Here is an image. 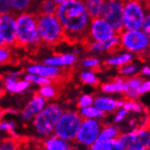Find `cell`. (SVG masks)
I'll use <instances>...</instances> for the list:
<instances>
[{
    "label": "cell",
    "instance_id": "47",
    "mask_svg": "<svg viewBox=\"0 0 150 150\" xmlns=\"http://www.w3.org/2000/svg\"><path fill=\"white\" fill-rule=\"evenodd\" d=\"M6 46V44H5V42L3 41V39L0 38V47H5Z\"/></svg>",
    "mask_w": 150,
    "mask_h": 150
},
{
    "label": "cell",
    "instance_id": "10",
    "mask_svg": "<svg viewBox=\"0 0 150 150\" xmlns=\"http://www.w3.org/2000/svg\"><path fill=\"white\" fill-rule=\"evenodd\" d=\"M101 132L100 123L95 118H83L75 140L77 143L89 146H91Z\"/></svg>",
    "mask_w": 150,
    "mask_h": 150
},
{
    "label": "cell",
    "instance_id": "41",
    "mask_svg": "<svg viewBox=\"0 0 150 150\" xmlns=\"http://www.w3.org/2000/svg\"><path fill=\"white\" fill-rule=\"evenodd\" d=\"M141 29H142L150 38V10H148L147 13H146V16L145 17V20H144L142 28H141Z\"/></svg>",
    "mask_w": 150,
    "mask_h": 150
},
{
    "label": "cell",
    "instance_id": "25",
    "mask_svg": "<svg viewBox=\"0 0 150 150\" xmlns=\"http://www.w3.org/2000/svg\"><path fill=\"white\" fill-rule=\"evenodd\" d=\"M67 146V141L57 136L50 137L46 143H44L45 150H65Z\"/></svg>",
    "mask_w": 150,
    "mask_h": 150
},
{
    "label": "cell",
    "instance_id": "19",
    "mask_svg": "<svg viewBox=\"0 0 150 150\" xmlns=\"http://www.w3.org/2000/svg\"><path fill=\"white\" fill-rule=\"evenodd\" d=\"M134 55L130 52H124V53H119L117 55H114L111 57L108 58L105 60V64L108 67H120L127 63H130L133 61Z\"/></svg>",
    "mask_w": 150,
    "mask_h": 150
},
{
    "label": "cell",
    "instance_id": "48",
    "mask_svg": "<svg viewBox=\"0 0 150 150\" xmlns=\"http://www.w3.org/2000/svg\"><path fill=\"white\" fill-rule=\"evenodd\" d=\"M128 150H146V149L142 148V147H135V148H130Z\"/></svg>",
    "mask_w": 150,
    "mask_h": 150
},
{
    "label": "cell",
    "instance_id": "14",
    "mask_svg": "<svg viewBox=\"0 0 150 150\" xmlns=\"http://www.w3.org/2000/svg\"><path fill=\"white\" fill-rule=\"evenodd\" d=\"M46 99L41 96L39 94H36L34 96L32 100L26 105L25 109L21 113V117L25 119L31 118L34 115L38 114L45 107Z\"/></svg>",
    "mask_w": 150,
    "mask_h": 150
},
{
    "label": "cell",
    "instance_id": "16",
    "mask_svg": "<svg viewBox=\"0 0 150 150\" xmlns=\"http://www.w3.org/2000/svg\"><path fill=\"white\" fill-rule=\"evenodd\" d=\"M118 135V129L115 127H105L101 130L100 134L95 142L90 146L89 150H101L105 143L112 138H116Z\"/></svg>",
    "mask_w": 150,
    "mask_h": 150
},
{
    "label": "cell",
    "instance_id": "27",
    "mask_svg": "<svg viewBox=\"0 0 150 150\" xmlns=\"http://www.w3.org/2000/svg\"><path fill=\"white\" fill-rule=\"evenodd\" d=\"M79 115L82 118H98V117H102L105 116V113L101 111L100 109L96 108L95 105L92 107H86L80 109Z\"/></svg>",
    "mask_w": 150,
    "mask_h": 150
},
{
    "label": "cell",
    "instance_id": "45",
    "mask_svg": "<svg viewBox=\"0 0 150 150\" xmlns=\"http://www.w3.org/2000/svg\"><path fill=\"white\" fill-rule=\"evenodd\" d=\"M56 4H57V5H60V4H62V3H64V2H67V1H68V0H53Z\"/></svg>",
    "mask_w": 150,
    "mask_h": 150
},
{
    "label": "cell",
    "instance_id": "22",
    "mask_svg": "<svg viewBox=\"0 0 150 150\" xmlns=\"http://www.w3.org/2000/svg\"><path fill=\"white\" fill-rule=\"evenodd\" d=\"M8 2L16 16L24 12H33V0H8Z\"/></svg>",
    "mask_w": 150,
    "mask_h": 150
},
{
    "label": "cell",
    "instance_id": "15",
    "mask_svg": "<svg viewBox=\"0 0 150 150\" xmlns=\"http://www.w3.org/2000/svg\"><path fill=\"white\" fill-rule=\"evenodd\" d=\"M143 81L142 76H133L130 77H127L125 79L126 90L124 95L128 100H136L140 96L138 93V87Z\"/></svg>",
    "mask_w": 150,
    "mask_h": 150
},
{
    "label": "cell",
    "instance_id": "26",
    "mask_svg": "<svg viewBox=\"0 0 150 150\" xmlns=\"http://www.w3.org/2000/svg\"><path fill=\"white\" fill-rule=\"evenodd\" d=\"M57 4L53 0H41V2L37 7L36 13L42 15H53L56 13L57 8Z\"/></svg>",
    "mask_w": 150,
    "mask_h": 150
},
{
    "label": "cell",
    "instance_id": "34",
    "mask_svg": "<svg viewBox=\"0 0 150 150\" xmlns=\"http://www.w3.org/2000/svg\"><path fill=\"white\" fill-rule=\"evenodd\" d=\"M81 65L85 67H88L92 69V71H94L95 69L98 68L100 66V61L98 58L94 57H87L82 60Z\"/></svg>",
    "mask_w": 150,
    "mask_h": 150
},
{
    "label": "cell",
    "instance_id": "33",
    "mask_svg": "<svg viewBox=\"0 0 150 150\" xmlns=\"http://www.w3.org/2000/svg\"><path fill=\"white\" fill-rule=\"evenodd\" d=\"M122 108L127 109V111H134V112H141L143 110L142 105L136 100H128L127 99V101H124Z\"/></svg>",
    "mask_w": 150,
    "mask_h": 150
},
{
    "label": "cell",
    "instance_id": "36",
    "mask_svg": "<svg viewBox=\"0 0 150 150\" xmlns=\"http://www.w3.org/2000/svg\"><path fill=\"white\" fill-rule=\"evenodd\" d=\"M12 61L11 53L6 46L0 47V65L8 64Z\"/></svg>",
    "mask_w": 150,
    "mask_h": 150
},
{
    "label": "cell",
    "instance_id": "30",
    "mask_svg": "<svg viewBox=\"0 0 150 150\" xmlns=\"http://www.w3.org/2000/svg\"><path fill=\"white\" fill-rule=\"evenodd\" d=\"M80 79L84 84L91 85V86H98L99 84V80L96 75L92 70H87L83 71L80 74Z\"/></svg>",
    "mask_w": 150,
    "mask_h": 150
},
{
    "label": "cell",
    "instance_id": "29",
    "mask_svg": "<svg viewBox=\"0 0 150 150\" xmlns=\"http://www.w3.org/2000/svg\"><path fill=\"white\" fill-rule=\"evenodd\" d=\"M25 80L28 81L30 83H35V84L39 85L41 86L51 85L53 83L51 78H48V77H46V76H39V75H35V74L26 75L25 76Z\"/></svg>",
    "mask_w": 150,
    "mask_h": 150
},
{
    "label": "cell",
    "instance_id": "44",
    "mask_svg": "<svg viewBox=\"0 0 150 150\" xmlns=\"http://www.w3.org/2000/svg\"><path fill=\"white\" fill-rule=\"evenodd\" d=\"M141 75L150 79V66H144L139 70Z\"/></svg>",
    "mask_w": 150,
    "mask_h": 150
},
{
    "label": "cell",
    "instance_id": "37",
    "mask_svg": "<svg viewBox=\"0 0 150 150\" xmlns=\"http://www.w3.org/2000/svg\"><path fill=\"white\" fill-rule=\"evenodd\" d=\"M21 150H45L44 143L38 142H21L20 141Z\"/></svg>",
    "mask_w": 150,
    "mask_h": 150
},
{
    "label": "cell",
    "instance_id": "8",
    "mask_svg": "<svg viewBox=\"0 0 150 150\" xmlns=\"http://www.w3.org/2000/svg\"><path fill=\"white\" fill-rule=\"evenodd\" d=\"M123 6L124 3L120 0H105L103 4L100 16L112 26L117 34L123 30Z\"/></svg>",
    "mask_w": 150,
    "mask_h": 150
},
{
    "label": "cell",
    "instance_id": "13",
    "mask_svg": "<svg viewBox=\"0 0 150 150\" xmlns=\"http://www.w3.org/2000/svg\"><path fill=\"white\" fill-rule=\"evenodd\" d=\"M84 47L86 48V50L93 53L117 52L119 48H121L119 36L118 34H117L105 41H88L84 45Z\"/></svg>",
    "mask_w": 150,
    "mask_h": 150
},
{
    "label": "cell",
    "instance_id": "28",
    "mask_svg": "<svg viewBox=\"0 0 150 150\" xmlns=\"http://www.w3.org/2000/svg\"><path fill=\"white\" fill-rule=\"evenodd\" d=\"M139 70H140V68L137 64L130 62V63H127L124 66L120 67L118 71H119V74L121 76H124L127 78V77H130V76L137 75Z\"/></svg>",
    "mask_w": 150,
    "mask_h": 150
},
{
    "label": "cell",
    "instance_id": "3",
    "mask_svg": "<svg viewBox=\"0 0 150 150\" xmlns=\"http://www.w3.org/2000/svg\"><path fill=\"white\" fill-rule=\"evenodd\" d=\"M37 15L38 32L41 45L43 44V45L50 47L65 42L62 26L55 14Z\"/></svg>",
    "mask_w": 150,
    "mask_h": 150
},
{
    "label": "cell",
    "instance_id": "53",
    "mask_svg": "<svg viewBox=\"0 0 150 150\" xmlns=\"http://www.w3.org/2000/svg\"><path fill=\"white\" fill-rule=\"evenodd\" d=\"M147 52L149 53V54H150V46H149V48H148V50H147Z\"/></svg>",
    "mask_w": 150,
    "mask_h": 150
},
{
    "label": "cell",
    "instance_id": "11",
    "mask_svg": "<svg viewBox=\"0 0 150 150\" xmlns=\"http://www.w3.org/2000/svg\"><path fill=\"white\" fill-rule=\"evenodd\" d=\"M115 35H117V32L101 16L91 19L89 26V41H105Z\"/></svg>",
    "mask_w": 150,
    "mask_h": 150
},
{
    "label": "cell",
    "instance_id": "2",
    "mask_svg": "<svg viewBox=\"0 0 150 150\" xmlns=\"http://www.w3.org/2000/svg\"><path fill=\"white\" fill-rule=\"evenodd\" d=\"M37 13L24 12L16 19L15 47L26 50H38L41 45L38 32Z\"/></svg>",
    "mask_w": 150,
    "mask_h": 150
},
{
    "label": "cell",
    "instance_id": "38",
    "mask_svg": "<svg viewBox=\"0 0 150 150\" xmlns=\"http://www.w3.org/2000/svg\"><path fill=\"white\" fill-rule=\"evenodd\" d=\"M94 103V98L89 95H84L82 96L78 100L77 105L78 108H86V107H90Z\"/></svg>",
    "mask_w": 150,
    "mask_h": 150
},
{
    "label": "cell",
    "instance_id": "9",
    "mask_svg": "<svg viewBox=\"0 0 150 150\" xmlns=\"http://www.w3.org/2000/svg\"><path fill=\"white\" fill-rule=\"evenodd\" d=\"M150 137V121L138 129L134 130L128 134L119 136L117 138L127 150L135 147L145 148Z\"/></svg>",
    "mask_w": 150,
    "mask_h": 150
},
{
    "label": "cell",
    "instance_id": "54",
    "mask_svg": "<svg viewBox=\"0 0 150 150\" xmlns=\"http://www.w3.org/2000/svg\"><path fill=\"white\" fill-rule=\"evenodd\" d=\"M100 1H103L104 2V1H105V0H100Z\"/></svg>",
    "mask_w": 150,
    "mask_h": 150
},
{
    "label": "cell",
    "instance_id": "32",
    "mask_svg": "<svg viewBox=\"0 0 150 150\" xmlns=\"http://www.w3.org/2000/svg\"><path fill=\"white\" fill-rule=\"evenodd\" d=\"M101 150H127V149L121 144L118 138L116 137V138H112L108 140L107 143H105Z\"/></svg>",
    "mask_w": 150,
    "mask_h": 150
},
{
    "label": "cell",
    "instance_id": "35",
    "mask_svg": "<svg viewBox=\"0 0 150 150\" xmlns=\"http://www.w3.org/2000/svg\"><path fill=\"white\" fill-rule=\"evenodd\" d=\"M38 94L43 96L44 98H54L56 96V89L53 87L51 85H47V86H43L40 89Z\"/></svg>",
    "mask_w": 150,
    "mask_h": 150
},
{
    "label": "cell",
    "instance_id": "43",
    "mask_svg": "<svg viewBox=\"0 0 150 150\" xmlns=\"http://www.w3.org/2000/svg\"><path fill=\"white\" fill-rule=\"evenodd\" d=\"M0 129L6 131H13L15 129V125L13 123H2L0 125Z\"/></svg>",
    "mask_w": 150,
    "mask_h": 150
},
{
    "label": "cell",
    "instance_id": "50",
    "mask_svg": "<svg viewBox=\"0 0 150 150\" xmlns=\"http://www.w3.org/2000/svg\"><path fill=\"white\" fill-rule=\"evenodd\" d=\"M2 82H3V77H2L1 76H0V86H1Z\"/></svg>",
    "mask_w": 150,
    "mask_h": 150
},
{
    "label": "cell",
    "instance_id": "24",
    "mask_svg": "<svg viewBox=\"0 0 150 150\" xmlns=\"http://www.w3.org/2000/svg\"><path fill=\"white\" fill-rule=\"evenodd\" d=\"M83 2L91 19L96 18V17H99L101 16L104 4L103 1H100V0H83Z\"/></svg>",
    "mask_w": 150,
    "mask_h": 150
},
{
    "label": "cell",
    "instance_id": "5",
    "mask_svg": "<svg viewBox=\"0 0 150 150\" xmlns=\"http://www.w3.org/2000/svg\"><path fill=\"white\" fill-rule=\"evenodd\" d=\"M120 47L132 54H144L150 46V38L142 29L122 30L119 34Z\"/></svg>",
    "mask_w": 150,
    "mask_h": 150
},
{
    "label": "cell",
    "instance_id": "1",
    "mask_svg": "<svg viewBox=\"0 0 150 150\" xmlns=\"http://www.w3.org/2000/svg\"><path fill=\"white\" fill-rule=\"evenodd\" d=\"M55 15L62 26L66 43L84 46L89 41L91 17L83 0H68L58 5Z\"/></svg>",
    "mask_w": 150,
    "mask_h": 150
},
{
    "label": "cell",
    "instance_id": "31",
    "mask_svg": "<svg viewBox=\"0 0 150 150\" xmlns=\"http://www.w3.org/2000/svg\"><path fill=\"white\" fill-rule=\"evenodd\" d=\"M0 150H21L20 142L15 139H5L0 142Z\"/></svg>",
    "mask_w": 150,
    "mask_h": 150
},
{
    "label": "cell",
    "instance_id": "49",
    "mask_svg": "<svg viewBox=\"0 0 150 150\" xmlns=\"http://www.w3.org/2000/svg\"><path fill=\"white\" fill-rule=\"evenodd\" d=\"M146 1V6H147V7H148V9L150 10V0H145Z\"/></svg>",
    "mask_w": 150,
    "mask_h": 150
},
{
    "label": "cell",
    "instance_id": "21",
    "mask_svg": "<svg viewBox=\"0 0 150 150\" xmlns=\"http://www.w3.org/2000/svg\"><path fill=\"white\" fill-rule=\"evenodd\" d=\"M101 90L105 93L113 94V93H124L126 90L125 78L119 76L115 78L113 81L103 84L101 86Z\"/></svg>",
    "mask_w": 150,
    "mask_h": 150
},
{
    "label": "cell",
    "instance_id": "40",
    "mask_svg": "<svg viewBox=\"0 0 150 150\" xmlns=\"http://www.w3.org/2000/svg\"><path fill=\"white\" fill-rule=\"evenodd\" d=\"M150 92V79H143L142 83H141L140 86L138 87V93L139 95H143Z\"/></svg>",
    "mask_w": 150,
    "mask_h": 150
},
{
    "label": "cell",
    "instance_id": "20",
    "mask_svg": "<svg viewBox=\"0 0 150 150\" xmlns=\"http://www.w3.org/2000/svg\"><path fill=\"white\" fill-rule=\"evenodd\" d=\"M76 56L74 54H64L58 55L54 57L46 59L44 62L47 66L53 67H62V66H70L76 63Z\"/></svg>",
    "mask_w": 150,
    "mask_h": 150
},
{
    "label": "cell",
    "instance_id": "52",
    "mask_svg": "<svg viewBox=\"0 0 150 150\" xmlns=\"http://www.w3.org/2000/svg\"><path fill=\"white\" fill-rule=\"evenodd\" d=\"M65 150H72V149H71V148H69V147L67 146V148H66Z\"/></svg>",
    "mask_w": 150,
    "mask_h": 150
},
{
    "label": "cell",
    "instance_id": "51",
    "mask_svg": "<svg viewBox=\"0 0 150 150\" xmlns=\"http://www.w3.org/2000/svg\"><path fill=\"white\" fill-rule=\"evenodd\" d=\"M121 2H123V3H125V2H127V1H128V0H120Z\"/></svg>",
    "mask_w": 150,
    "mask_h": 150
},
{
    "label": "cell",
    "instance_id": "39",
    "mask_svg": "<svg viewBox=\"0 0 150 150\" xmlns=\"http://www.w3.org/2000/svg\"><path fill=\"white\" fill-rule=\"evenodd\" d=\"M13 13L8 0H0V15Z\"/></svg>",
    "mask_w": 150,
    "mask_h": 150
},
{
    "label": "cell",
    "instance_id": "6",
    "mask_svg": "<svg viewBox=\"0 0 150 150\" xmlns=\"http://www.w3.org/2000/svg\"><path fill=\"white\" fill-rule=\"evenodd\" d=\"M63 110L56 104H50L44 108L34 118V127L38 134L48 136L54 132L55 127Z\"/></svg>",
    "mask_w": 150,
    "mask_h": 150
},
{
    "label": "cell",
    "instance_id": "42",
    "mask_svg": "<svg viewBox=\"0 0 150 150\" xmlns=\"http://www.w3.org/2000/svg\"><path fill=\"white\" fill-rule=\"evenodd\" d=\"M127 112H128V111H127V109L121 108V109L117 112V114L116 115V117H115V121H116V122H120V121H122L123 119L125 118V117L127 116Z\"/></svg>",
    "mask_w": 150,
    "mask_h": 150
},
{
    "label": "cell",
    "instance_id": "4",
    "mask_svg": "<svg viewBox=\"0 0 150 150\" xmlns=\"http://www.w3.org/2000/svg\"><path fill=\"white\" fill-rule=\"evenodd\" d=\"M145 0H128L123 6V30L141 29L148 11Z\"/></svg>",
    "mask_w": 150,
    "mask_h": 150
},
{
    "label": "cell",
    "instance_id": "18",
    "mask_svg": "<svg viewBox=\"0 0 150 150\" xmlns=\"http://www.w3.org/2000/svg\"><path fill=\"white\" fill-rule=\"evenodd\" d=\"M28 72L30 74L39 75L42 76H46L48 78H51L52 81L56 77L60 76V69L53 67V66H39V65H34L29 67H28Z\"/></svg>",
    "mask_w": 150,
    "mask_h": 150
},
{
    "label": "cell",
    "instance_id": "23",
    "mask_svg": "<svg viewBox=\"0 0 150 150\" xmlns=\"http://www.w3.org/2000/svg\"><path fill=\"white\" fill-rule=\"evenodd\" d=\"M5 85H6V88L8 91H10L12 93H20L30 86V82L26 80L16 81V77L9 76L5 79Z\"/></svg>",
    "mask_w": 150,
    "mask_h": 150
},
{
    "label": "cell",
    "instance_id": "17",
    "mask_svg": "<svg viewBox=\"0 0 150 150\" xmlns=\"http://www.w3.org/2000/svg\"><path fill=\"white\" fill-rule=\"evenodd\" d=\"M124 101H118L108 96H98L94 100V105L104 113L113 112L117 108H122Z\"/></svg>",
    "mask_w": 150,
    "mask_h": 150
},
{
    "label": "cell",
    "instance_id": "46",
    "mask_svg": "<svg viewBox=\"0 0 150 150\" xmlns=\"http://www.w3.org/2000/svg\"><path fill=\"white\" fill-rule=\"evenodd\" d=\"M145 149H146V150H150V137H149V140H148V142H147V144H146Z\"/></svg>",
    "mask_w": 150,
    "mask_h": 150
},
{
    "label": "cell",
    "instance_id": "12",
    "mask_svg": "<svg viewBox=\"0 0 150 150\" xmlns=\"http://www.w3.org/2000/svg\"><path fill=\"white\" fill-rule=\"evenodd\" d=\"M16 16L14 13L0 15V38L7 47L16 44Z\"/></svg>",
    "mask_w": 150,
    "mask_h": 150
},
{
    "label": "cell",
    "instance_id": "7",
    "mask_svg": "<svg viewBox=\"0 0 150 150\" xmlns=\"http://www.w3.org/2000/svg\"><path fill=\"white\" fill-rule=\"evenodd\" d=\"M83 118L72 111L63 112L57 120L54 132L55 136L62 138L66 141L74 140L80 128Z\"/></svg>",
    "mask_w": 150,
    "mask_h": 150
}]
</instances>
